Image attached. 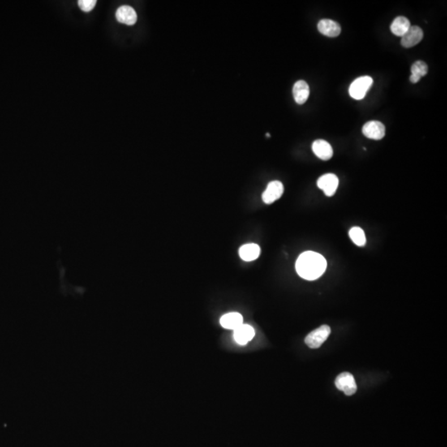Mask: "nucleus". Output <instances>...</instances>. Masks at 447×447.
Masks as SVG:
<instances>
[{"label": "nucleus", "instance_id": "2", "mask_svg": "<svg viewBox=\"0 0 447 447\" xmlns=\"http://www.w3.org/2000/svg\"><path fill=\"white\" fill-rule=\"evenodd\" d=\"M373 82L374 80L372 78L368 75L357 78L350 85L349 89L350 96L354 100H362L365 97L370 87H372Z\"/></svg>", "mask_w": 447, "mask_h": 447}, {"label": "nucleus", "instance_id": "14", "mask_svg": "<svg viewBox=\"0 0 447 447\" xmlns=\"http://www.w3.org/2000/svg\"><path fill=\"white\" fill-rule=\"evenodd\" d=\"M220 324L225 329L234 331L243 324V316L238 312L225 314L220 318Z\"/></svg>", "mask_w": 447, "mask_h": 447}, {"label": "nucleus", "instance_id": "6", "mask_svg": "<svg viewBox=\"0 0 447 447\" xmlns=\"http://www.w3.org/2000/svg\"><path fill=\"white\" fill-rule=\"evenodd\" d=\"M339 179L332 173L324 174L318 179L317 186L324 191L327 196H332L338 188Z\"/></svg>", "mask_w": 447, "mask_h": 447}, {"label": "nucleus", "instance_id": "13", "mask_svg": "<svg viewBox=\"0 0 447 447\" xmlns=\"http://www.w3.org/2000/svg\"><path fill=\"white\" fill-rule=\"evenodd\" d=\"M293 93L294 100L298 105H303L307 102L310 95V88L307 82L304 80L296 82L293 87Z\"/></svg>", "mask_w": 447, "mask_h": 447}, {"label": "nucleus", "instance_id": "4", "mask_svg": "<svg viewBox=\"0 0 447 447\" xmlns=\"http://www.w3.org/2000/svg\"><path fill=\"white\" fill-rule=\"evenodd\" d=\"M336 388L342 391L347 396H351L356 393L357 386L354 378L350 373H342L336 379Z\"/></svg>", "mask_w": 447, "mask_h": 447}, {"label": "nucleus", "instance_id": "19", "mask_svg": "<svg viewBox=\"0 0 447 447\" xmlns=\"http://www.w3.org/2000/svg\"><path fill=\"white\" fill-rule=\"evenodd\" d=\"M78 5L82 11L90 12L95 8L96 5V0H79Z\"/></svg>", "mask_w": 447, "mask_h": 447}, {"label": "nucleus", "instance_id": "12", "mask_svg": "<svg viewBox=\"0 0 447 447\" xmlns=\"http://www.w3.org/2000/svg\"><path fill=\"white\" fill-rule=\"evenodd\" d=\"M255 330L250 324H243L234 331V341L238 345H246L255 337Z\"/></svg>", "mask_w": 447, "mask_h": 447}, {"label": "nucleus", "instance_id": "18", "mask_svg": "<svg viewBox=\"0 0 447 447\" xmlns=\"http://www.w3.org/2000/svg\"><path fill=\"white\" fill-rule=\"evenodd\" d=\"M350 238L356 246H365L366 237L363 229L359 227H353L349 232Z\"/></svg>", "mask_w": 447, "mask_h": 447}, {"label": "nucleus", "instance_id": "15", "mask_svg": "<svg viewBox=\"0 0 447 447\" xmlns=\"http://www.w3.org/2000/svg\"><path fill=\"white\" fill-rule=\"evenodd\" d=\"M238 254L243 261H254L260 255V247L256 243H247L239 249Z\"/></svg>", "mask_w": 447, "mask_h": 447}, {"label": "nucleus", "instance_id": "9", "mask_svg": "<svg viewBox=\"0 0 447 447\" xmlns=\"http://www.w3.org/2000/svg\"><path fill=\"white\" fill-rule=\"evenodd\" d=\"M116 19L121 23L126 25H134L138 20L136 11L131 6L123 5L118 8L116 11Z\"/></svg>", "mask_w": 447, "mask_h": 447}, {"label": "nucleus", "instance_id": "10", "mask_svg": "<svg viewBox=\"0 0 447 447\" xmlns=\"http://www.w3.org/2000/svg\"><path fill=\"white\" fill-rule=\"evenodd\" d=\"M317 28L321 34L329 37L338 36L341 32L340 24L332 19H321L318 23Z\"/></svg>", "mask_w": 447, "mask_h": 447}, {"label": "nucleus", "instance_id": "17", "mask_svg": "<svg viewBox=\"0 0 447 447\" xmlns=\"http://www.w3.org/2000/svg\"><path fill=\"white\" fill-rule=\"evenodd\" d=\"M427 72H428V66L427 64L422 61L416 62L411 67L410 80L413 84H416L420 80L421 78L427 75Z\"/></svg>", "mask_w": 447, "mask_h": 447}, {"label": "nucleus", "instance_id": "16", "mask_svg": "<svg viewBox=\"0 0 447 447\" xmlns=\"http://www.w3.org/2000/svg\"><path fill=\"white\" fill-rule=\"evenodd\" d=\"M411 27L410 21L405 17H397L391 24V32L395 36H402Z\"/></svg>", "mask_w": 447, "mask_h": 447}, {"label": "nucleus", "instance_id": "11", "mask_svg": "<svg viewBox=\"0 0 447 447\" xmlns=\"http://www.w3.org/2000/svg\"><path fill=\"white\" fill-rule=\"evenodd\" d=\"M312 151L316 157L323 161H327L333 156V149L328 142L323 139H318L312 143Z\"/></svg>", "mask_w": 447, "mask_h": 447}, {"label": "nucleus", "instance_id": "3", "mask_svg": "<svg viewBox=\"0 0 447 447\" xmlns=\"http://www.w3.org/2000/svg\"><path fill=\"white\" fill-rule=\"evenodd\" d=\"M331 332H332V330L330 328L329 326L323 324L321 327L309 334L305 339V343L307 344L308 347L311 348V349H317L321 346L324 341H327V338L329 337Z\"/></svg>", "mask_w": 447, "mask_h": 447}, {"label": "nucleus", "instance_id": "7", "mask_svg": "<svg viewBox=\"0 0 447 447\" xmlns=\"http://www.w3.org/2000/svg\"><path fill=\"white\" fill-rule=\"evenodd\" d=\"M362 132L368 139L380 140L385 136V126L379 121H370L363 125Z\"/></svg>", "mask_w": 447, "mask_h": 447}, {"label": "nucleus", "instance_id": "5", "mask_svg": "<svg viewBox=\"0 0 447 447\" xmlns=\"http://www.w3.org/2000/svg\"><path fill=\"white\" fill-rule=\"evenodd\" d=\"M283 185L278 181H273L268 183L267 188L262 195V199L265 204H272L278 200L283 194Z\"/></svg>", "mask_w": 447, "mask_h": 447}, {"label": "nucleus", "instance_id": "1", "mask_svg": "<svg viewBox=\"0 0 447 447\" xmlns=\"http://www.w3.org/2000/svg\"><path fill=\"white\" fill-rule=\"evenodd\" d=\"M296 269L302 278L310 281L316 280L327 269V260L318 253L307 251L298 257Z\"/></svg>", "mask_w": 447, "mask_h": 447}, {"label": "nucleus", "instance_id": "8", "mask_svg": "<svg viewBox=\"0 0 447 447\" xmlns=\"http://www.w3.org/2000/svg\"><path fill=\"white\" fill-rule=\"evenodd\" d=\"M423 38V31L418 26H411L402 36L401 44L403 48H410L418 45Z\"/></svg>", "mask_w": 447, "mask_h": 447}]
</instances>
